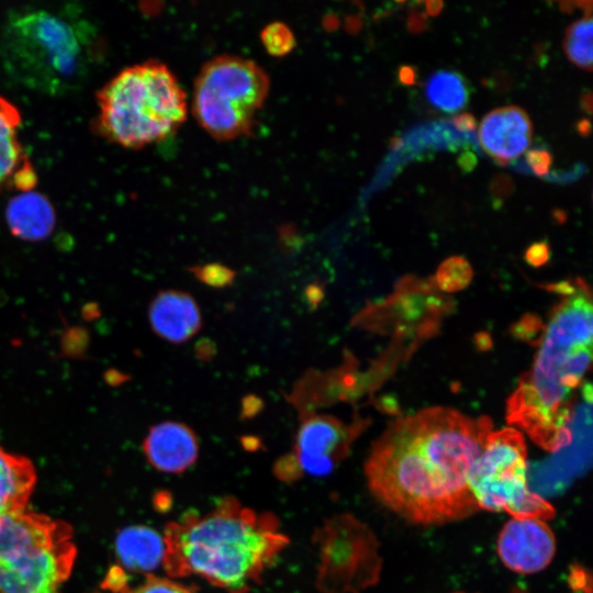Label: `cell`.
<instances>
[{
    "label": "cell",
    "instance_id": "obj_1",
    "mask_svg": "<svg viewBox=\"0 0 593 593\" xmlns=\"http://www.w3.org/2000/svg\"><path fill=\"white\" fill-rule=\"evenodd\" d=\"M492 430L486 416L428 407L393 422L373 443L365 475L373 496L406 521L445 524L479 511L468 477Z\"/></svg>",
    "mask_w": 593,
    "mask_h": 593
},
{
    "label": "cell",
    "instance_id": "obj_2",
    "mask_svg": "<svg viewBox=\"0 0 593 593\" xmlns=\"http://www.w3.org/2000/svg\"><path fill=\"white\" fill-rule=\"evenodd\" d=\"M562 300L550 316L533 368L507 401V421L540 448L572 440L569 423L577 390L592 360V301L582 280L557 286Z\"/></svg>",
    "mask_w": 593,
    "mask_h": 593
},
{
    "label": "cell",
    "instance_id": "obj_3",
    "mask_svg": "<svg viewBox=\"0 0 593 593\" xmlns=\"http://www.w3.org/2000/svg\"><path fill=\"white\" fill-rule=\"evenodd\" d=\"M163 567L171 578L199 575L227 593H249L288 546L278 518L227 496L167 524Z\"/></svg>",
    "mask_w": 593,
    "mask_h": 593
},
{
    "label": "cell",
    "instance_id": "obj_4",
    "mask_svg": "<svg viewBox=\"0 0 593 593\" xmlns=\"http://www.w3.org/2000/svg\"><path fill=\"white\" fill-rule=\"evenodd\" d=\"M102 53L99 30L75 7L14 10L0 33V63L5 74L51 97L80 89Z\"/></svg>",
    "mask_w": 593,
    "mask_h": 593
},
{
    "label": "cell",
    "instance_id": "obj_5",
    "mask_svg": "<svg viewBox=\"0 0 593 593\" xmlns=\"http://www.w3.org/2000/svg\"><path fill=\"white\" fill-rule=\"evenodd\" d=\"M98 128L109 142L141 148L175 132L188 104L177 77L163 61L125 67L97 93Z\"/></svg>",
    "mask_w": 593,
    "mask_h": 593
},
{
    "label": "cell",
    "instance_id": "obj_6",
    "mask_svg": "<svg viewBox=\"0 0 593 593\" xmlns=\"http://www.w3.org/2000/svg\"><path fill=\"white\" fill-rule=\"evenodd\" d=\"M72 537L61 519L0 514V593H60L77 555Z\"/></svg>",
    "mask_w": 593,
    "mask_h": 593
},
{
    "label": "cell",
    "instance_id": "obj_7",
    "mask_svg": "<svg viewBox=\"0 0 593 593\" xmlns=\"http://www.w3.org/2000/svg\"><path fill=\"white\" fill-rule=\"evenodd\" d=\"M269 91V78L255 60L220 54L200 68L193 86L192 112L214 138L248 134Z\"/></svg>",
    "mask_w": 593,
    "mask_h": 593
},
{
    "label": "cell",
    "instance_id": "obj_8",
    "mask_svg": "<svg viewBox=\"0 0 593 593\" xmlns=\"http://www.w3.org/2000/svg\"><path fill=\"white\" fill-rule=\"evenodd\" d=\"M479 510L513 518L551 519L555 507L528 488L527 446L516 428L491 430L468 477Z\"/></svg>",
    "mask_w": 593,
    "mask_h": 593
},
{
    "label": "cell",
    "instance_id": "obj_9",
    "mask_svg": "<svg viewBox=\"0 0 593 593\" xmlns=\"http://www.w3.org/2000/svg\"><path fill=\"white\" fill-rule=\"evenodd\" d=\"M320 563L316 585L322 593H359L380 575L379 542L362 522L350 514L328 518L313 537Z\"/></svg>",
    "mask_w": 593,
    "mask_h": 593
},
{
    "label": "cell",
    "instance_id": "obj_10",
    "mask_svg": "<svg viewBox=\"0 0 593 593\" xmlns=\"http://www.w3.org/2000/svg\"><path fill=\"white\" fill-rule=\"evenodd\" d=\"M360 429L358 423L346 425L332 415H303L293 450L280 457L273 466L276 477L292 482L303 474H329L347 457Z\"/></svg>",
    "mask_w": 593,
    "mask_h": 593
},
{
    "label": "cell",
    "instance_id": "obj_11",
    "mask_svg": "<svg viewBox=\"0 0 593 593\" xmlns=\"http://www.w3.org/2000/svg\"><path fill=\"white\" fill-rule=\"evenodd\" d=\"M496 551L507 569L523 574L536 573L555 557V534L545 521L512 518L499 534Z\"/></svg>",
    "mask_w": 593,
    "mask_h": 593
},
{
    "label": "cell",
    "instance_id": "obj_12",
    "mask_svg": "<svg viewBox=\"0 0 593 593\" xmlns=\"http://www.w3.org/2000/svg\"><path fill=\"white\" fill-rule=\"evenodd\" d=\"M481 149L496 164L506 166L525 154L533 141L527 112L516 105L501 107L483 116L478 128Z\"/></svg>",
    "mask_w": 593,
    "mask_h": 593
},
{
    "label": "cell",
    "instance_id": "obj_13",
    "mask_svg": "<svg viewBox=\"0 0 593 593\" xmlns=\"http://www.w3.org/2000/svg\"><path fill=\"white\" fill-rule=\"evenodd\" d=\"M143 450L154 468L166 473H181L197 461L199 441L188 425L167 421L149 428Z\"/></svg>",
    "mask_w": 593,
    "mask_h": 593
},
{
    "label": "cell",
    "instance_id": "obj_14",
    "mask_svg": "<svg viewBox=\"0 0 593 593\" xmlns=\"http://www.w3.org/2000/svg\"><path fill=\"white\" fill-rule=\"evenodd\" d=\"M21 114L18 108L0 96V193L33 190L36 172L19 139Z\"/></svg>",
    "mask_w": 593,
    "mask_h": 593
},
{
    "label": "cell",
    "instance_id": "obj_15",
    "mask_svg": "<svg viewBox=\"0 0 593 593\" xmlns=\"http://www.w3.org/2000/svg\"><path fill=\"white\" fill-rule=\"evenodd\" d=\"M148 321L156 335L174 344L188 342L202 326L197 301L179 290L158 292L148 306Z\"/></svg>",
    "mask_w": 593,
    "mask_h": 593
},
{
    "label": "cell",
    "instance_id": "obj_16",
    "mask_svg": "<svg viewBox=\"0 0 593 593\" xmlns=\"http://www.w3.org/2000/svg\"><path fill=\"white\" fill-rule=\"evenodd\" d=\"M5 222L13 236L27 242H40L55 228V209L40 192H18L7 204Z\"/></svg>",
    "mask_w": 593,
    "mask_h": 593
},
{
    "label": "cell",
    "instance_id": "obj_17",
    "mask_svg": "<svg viewBox=\"0 0 593 593\" xmlns=\"http://www.w3.org/2000/svg\"><path fill=\"white\" fill-rule=\"evenodd\" d=\"M35 483L33 462L0 446V514L26 511Z\"/></svg>",
    "mask_w": 593,
    "mask_h": 593
},
{
    "label": "cell",
    "instance_id": "obj_18",
    "mask_svg": "<svg viewBox=\"0 0 593 593\" xmlns=\"http://www.w3.org/2000/svg\"><path fill=\"white\" fill-rule=\"evenodd\" d=\"M115 551L125 569L135 572L153 571L163 564L164 537L147 526H130L118 534Z\"/></svg>",
    "mask_w": 593,
    "mask_h": 593
},
{
    "label": "cell",
    "instance_id": "obj_19",
    "mask_svg": "<svg viewBox=\"0 0 593 593\" xmlns=\"http://www.w3.org/2000/svg\"><path fill=\"white\" fill-rule=\"evenodd\" d=\"M425 96L436 109L456 113L469 102L470 88L466 78L455 70H437L425 83Z\"/></svg>",
    "mask_w": 593,
    "mask_h": 593
},
{
    "label": "cell",
    "instance_id": "obj_20",
    "mask_svg": "<svg viewBox=\"0 0 593 593\" xmlns=\"http://www.w3.org/2000/svg\"><path fill=\"white\" fill-rule=\"evenodd\" d=\"M593 22L592 15H584L573 22L566 31L563 48L568 59L578 67L592 70L593 54Z\"/></svg>",
    "mask_w": 593,
    "mask_h": 593
},
{
    "label": "cell",
    "instance_id": "obj_21",
    "mask_svg": "<svg viewBox=\"0 0 593 593\" xmlns=\"http://www.w3.org/2000/svg\"><path fill=\"white\" fill-rule=\"evenodd\" d=\"M472 278L470 264L460 256L446 259L436 273L438 287L446 292H455L467 287Z\"/></svg>",
    "mask_w": 593,
    "mask_h": 593
},
{
    "label": "cell",
    "instance_id": "obj_22",
    "mask_svg": "<svg viewBox=\"0 0 593 593\" xmlns=\"http://www.w3.org/2000/svg\"><path fill=\"white\" fill-rule=\"evenodd\" d=\"M260 40L266 51L275 56L288 54L295 45L292 30L279 21L267 24L260 32Z\"/></svg>",
    "mask_w": 593,
    "mask_h": 593
},
{
    "label": "cell",
    "instance_id": "obj_23",
    "mask_svg": "<svg viewBox=\"0 0 593 593\" xmlns=\"http://www.w3.org/2000/svg\"><path fill=\"white\" fill-rule=\"evenodd\" d=\"M189 271L200 282L216 289L231 286L236 276V272L233 269L217 262L194 266L189 268Z\"/></svg>",
    "mask_w": 593,
    "mask_h": 593
},
{
    "label": "cell",
    "instance_id": "obj_24",
    "mask_svg": "<svg viewBox=\"0 0 593 593\" xmlns=\"http://www.w3.org/2000/svg\"><path fill=\"white\" fill-rule=\"evenodd\" d=\"M121 593H197V590L194 586L148 573L141 585L133 590H123Z\"/></svg>",
    "mask_w": 593,
    "mask_h": 593
},
{
    "label": "cell",
    "instance_id": "obj_25",
    "mask_svg": "<svg viewBox=\"0 0 593 593\" xmlns=\"http://www.w3.org/2000/svg\"><path fill=\"white\" fill-rule=\"evenodd\" d=\"M525 161L534 175L546 177L552 164L551 153L544 147L528 149L525 153Z\"/></svg>",
    "mask_w": 593,
    "mask_h": 593
},
{
    "label": "cell",
    "instance_id": "obj_26",
    "mask_svg": "<svg viewBox=\"0 0 593 593\" xmlns=\"http://www.w3.org/2000/svg\"><path fill=\"white\" fill-rule=\"evenodd\" d=\"M489 192L493 202H503L514 192V181L508 175H495L490 181Z\"/></svg>",
    "mask_w": 593,
    "mask_h": 593
},
{
    "label": "cell",
    "instance_id": "obj_27",
    "mask_svg": "<svg viewBox=\"0 0 593 593\" xmlns=\"http://www.w3.org/2000/svg\"><path fill=\"white\" fill-rule=\"evenodd\" d=\"M550 255V248L547 242H537L532 244L526 253H525V259L526 261L534 266L539 267L544 264H546L549 260Z\"/></svg>",
    "mask_w": 593,
    "mask_h": 593
},
{
    "label": "cell",
    "instance_id": "obj_28",
    "mask_svg": "<svg viewBox=\"0 0 593 593\" xmlns=\"http://www.w3.org/2000/svg\"><path fill=\"white\" fill-rule=\"evenodd\" d=\"M264 406V402L257 395L249 394L245 396L242 401V417L251 418L257 415Z\"/></svg>",
    "mask_w": 593,
    "mask_h": 593
},
{
    "label": "cell",
    "instance_id": "obj_29",
    "mask_svg": "<svg viewBox=\"0 0 593 593\" xmlns=\"http://www.w3.org/2000/svg\"><path fill=\"white\" fill-rule=\"evenodd\" d=\"M428 26L427 15L425 12L412 10L406 21V27L411 33L418 34L424 32Z\"/></svg>",
    "mask_w": 593,
    "mask_h": 593
},
{
    "label": "cell",
    "instance_id": "obj_30",
    "mask_svg": "<svg viewBox=\"0 0 593 593\" xmlns=\"http://www.w3.org/2000/svg\"><path fill=\"white\" fill-rule=\"evenodd\" d=\"M454 127L460 133H472L477 128V120L470 113H461L451 119Z\"/></svg>",
    "mask_w": 593,
    "mask_h": 593
},
{
    "label": "cell",
    "instance_id": "obj_31",
    "mask_svg": "<svg viewBox=\"0 0 593 593\" xmlns=\"http://www.w3.org/2000/svg\"><path fill=\"white\" fill-rule=\"evenodd\" d=\"M398 80L403 86H414L417 82V70L411 65H402L398 70Z\"/></svg>",
    "mask_w": 593,
    "mask_h": 593
},
{
    "label": "cell",
    "instance_id": "obj_32",
    "mask_svg": "<svg viewBox=\"0 0 593 593\" xmlns=\"http://www.w3.org/2000/svg\"><path fill=\"white\" fill-rule=\"evenodd\" d=\"M458 167L466 174L471 172L478 165V157L472 150L462 152L457 159Z\"/></svg>",
    "mask_w": 593,
    "mask_h": 593
},
{
    "label": "cell",
    "instance_id": "obj_33",
    "mask_svg": "<svg viewBox=\"0 0 593 593\" xmlns=\"http://www.w3.org/2000/svg\"><path fill=\"white\" fill-rule=\"evenodd\" d=\"M214 345L206 339L200 340L195 348L197 356L200 359L211 358L214 355Z\"/></svg>",
    "mask_w": 593,
    "mask_h": 593
},
{
    "label": "cell",
    "instance_id": "obj_34",
    "mask_svg": "<svg viewBox=\"0 0 593 593\" xmlns=\"http://www.w3.org/2000/svg\"><path fill=\"white\" fill-rule=\"evenodd\" d=\"M323 289L318 284H311L306 289V298L312 306H316L322 300Z\"/></svg>",
    "mask_w": 593,
    "mask_h": 593
},
{
    "label": "cell",
    "instance_id": "obj_35",
    "mask_svg": "<svg viewBox=\"0 0 593 593\" xmlns=\"http://www.w3.org/2000/svg\"><path fill=\"white\" fill-rule=\"evenodd\" d=\"M592 92L586 90L582 93L581 98H580V105H581V109L586 113V114H591L592 113V108H593V104H592Z\"/></svg>",
    "mask_w": 593,
    "mask_h": 593
},
{
    "label": "cell",
    "instance_id": "obj_36",
    "mask_svg": "<svg viewBox=\"0 0 593 593\" xmlns=\"http://www.w3.org/2000/svg\"><path fill=\"white\" fill-rule=\"evenodd\" d=\"M577 132L582 137H588L591 134V123L588 119H581L575 124Z\"/></svg>",
    "mask_w": 593,
    "mask_h": 593
},
{
    "label": "cell",
    "instance_id": "obj_37",
    "mask_svg": "<svg viewBox=\"0 0 593 593\" xmlns=\"http://www.w3.org/2000/svg\"><path fill=\"white\" fill-rule=\"evenodd\" d=\"M425 8H426V12L432 15V16H435L437 15L444 8V2L443 1H426L425 2Z\"/></svg>",
    "mask_w": 593,
    "mask_h": 593
},
{
    "label": "cell",
    "instance_id": "obj_38",
    "mask_svg": "<svg viewBox=\"0 0 593 593\" xmlns=\"http://www.w3.org/2000/svg\"><path fill=\"white\" fill-rule=\"evenodd\" d=\"M574 5L579 7L581 10L584 11V15H592V1L585 0V1H574Z\"/></svg>",
    "mask_w": 593,
    "mask_h": 593
},
{
    "label": "cell",
    "instance_id": "obj_39",
    "mask_svg": "<svg viewBox=\"0 0 593 593\" xmlns=\"http://www.w3.org/2000/svg\"><path fill=\"white\" fill-rule=\"evenodd\" d=\"M574 1H561L559 2V8L564 13H571L574 9Z\"/></svg>",
    "mask_w": 593,
    "mask_h": 593
},
{
    "label": "cell",
    "instance_id": "obj_40",
    "mask_svg": "<svg viewBox=\"0 0 593 593\" xmlns=\"http://www.w3.org/2000/svg\"><path fill=\"white\" fill-rule=\"evenodd\" d=\"M403 144H404V141L401 137H393L390 143L391 148L394 150L401 149Z\"/></svg>",
    "mask_w": 593,
    "mask_h": 593
},
{
    "label": "cell",
    "instance_id": "obj_41",
    "mask_svg": "<svg viewBox=\"0 0 593 593\" xmlns=\"http://www.w3.org/2000/svg\"><path fill=\"white\" fill-rule=\"evenodd\" d=\"M555 215H556V217H557L558 220H564V219H566V214H564V212L561 211V210L555 211Z\"/></svg>",
    "mask_w": 593,
    "mask_h": 593
},
{
    "label": "cell",
    "instance_id": "obj_42",
    "mask_svg": "<svg viewBox=\"0 0 593 593\" xmlns=\"http://www.w3.org/2000/svg\"><path fill=\"white\" fill-rule=\"evenodd\" d=\"M458 593H462V592H458Z\"/></svg>",
    "mask_w": 593,
    "mask_h": 593
}]
</instances>
